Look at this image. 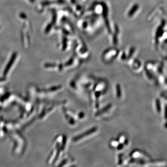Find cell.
Instances as JSON below:
<instances>
[{
	"mask_svg": "<svg viewBox=\"0 0 167 167\" xmlns=\"http://www.w3.org/2000/svg\"><path fill=\"white\" fill-rule=\"evenodd\" d=\"M95 130V129H92L90 130L89 131H87L86 132H85L84 133V134L81 135H79V136H78L77 137L75 138L74 140H78V139H80L82 137H84L85 136H87L88 135L90 134V133H91L94 132V131Z\"/></svg>",
	"mask_w": 167,
	"mask_h": 167,
	"instance_id": "6da1fadb",
	"label": "cell"
}]
</instances>
